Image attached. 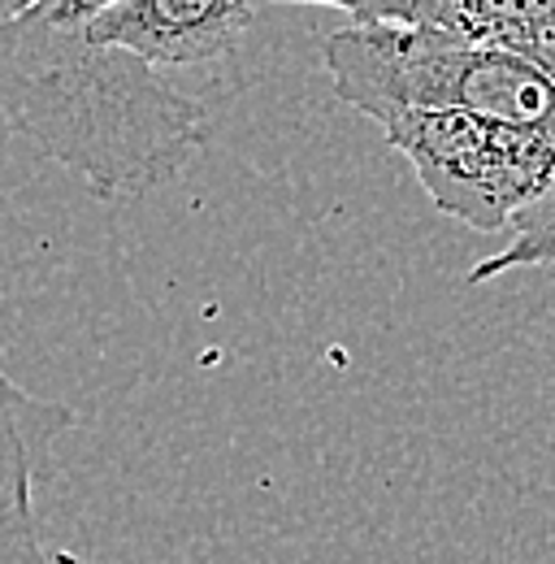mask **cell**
I'll return each instance as SVG.
<instances>
[{"label": "cell", "mask_w": 555, "mask_h": 564, "mask_svg": "<svg viewBox=\"0 0 555 564\" xmlns=\"http://www.w3.org/2000/svg\"><path fill=\"white\" fill-rule=\"evenodd\" d=\"M113 0H35L0 22V118L100 200H135L205 152L196 96L127 48L91 40Z\"/></svg>", "instance_id": "6da1fadb"}, {"label": "cell", "mask_w": 555, "mask_h": 564, "mask_svg": "<svg viewBox=\"0 0 555 564\" xmlns=\"http://www.w3.org/2000/svg\"><path fill=\"white\" fill-rule=\"evenodd\" d=\"M335 96L369 122L395 113H478L555 140V83L525 57L438 26L351 22L326 35Z\"/></svg>", "instance_id": "7a4b0ae2"}, {"label": "cell", "mask_w": 555, "mask_h": 564, "mask_svg": "<svg viewBox=\"0 0 555 564\" xmlns=\"http://www.w3.org/2000/svg\"><path fill=\"white\" fill-rule=\"evenodd\" d=\"M395 152L413 161L425 196L474 230H508L525 205L555 187V140L478 113H395L382 122Z\"/></svg>", "instance_id": "3957f363"}, {"label": "cell", "mask_w": 555, "mask_h": 564, "mask_svg": "<svg viewBox=\"0 0 555 564\" xmlns=\"http://www.w3.org/2000/svg\"><path fill=\"white\" fill-rule=\"evenodd\" d=\"M74 422L66 400L22 391L0 365V564H66L44 543L35 487Z\"/></svg>", "instance_id": "277c9868"}, {"label": "cell", "mask_w": 555, "mask_h": 564, "mask_svg": "<svg viewBox=\"0 0 555 564\" xmlns=\"http://www.w3.org/2000/svg\"><path fill=\"white\" fill-rule=\"evenodd\" d=\"M257 18V0H113L87 22L91 40L127 48L152 70L230 57Z\"/></svg>", "instance_id": "5b68a950"}, {"label": "cell", "mask_w": 555, "mask_h": 564, "mask_svg": "<svg viewBox=\"0 0 555 564\" xmlns=\"http://www.w3.org/2000/svg\"><path fill=\"white\" fill-rule=\"evenodd\" d=\"M512 243L469 270V282H490L516 270H555V187L508 221Z\"/></svg>", "instance_id": "8992f818"}, {"label": "cell", "mask_w": 555, "mask_h": 564, "mask_svg": "<svg viewBox=\"0 0 555 564\" xmlns=\"http://www.w3.org/2000/svg\"><path fill=\"white\" fill-rule=\"evenodd\" d=\"M286 4H330V9H344L347 18L356 13V0H286Z\"/></svg>", "instance_id": "52a82bcc"}, {"label": "cell", "mask_w": 555, "mask_h": 564, "mask_svg": "<svg viewBox=\"0 0 555 564\" xmlns=\"http://www.w3.org/2000/svg\"><path fill=\"white\" fill-rule=\"evenodd\" d=\"M26 4H35V0H0V22H4V18H13V13H22Z\"/></svg>", "instance_id": "ba28073f"}]
</instances>
